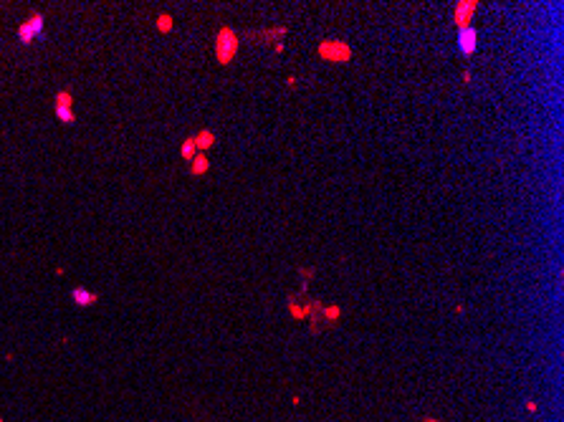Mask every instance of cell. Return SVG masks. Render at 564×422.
<instances>
[{
	"instance_id": "cell-1",
	"label": "cell",
	"mask_w": 564,
	"mask_h": 422,
	"mask_svg": "<svg viewBox=\"0 0 564 422\" xmlns=\"http://www.w3.org/2000/svg\"><path fill=\"white\" fill-rule=\"evenodd\" d=\"M215 48H218V61L220 64H230L235 51H238V36L230 31V28H220L218 33V41H215Z\"/></svg>"
},
{
	"instance_id": "cell-5",
	"label": "cell",
	"mask_w": 564,
	"mask_h": 422,
	"mask_svg": "<svg viewBox=\"0 0 564 422\" xmlns=\"http://www.w3.org/2000/svg\"><path fill=\"white\" fill-rule=\"evenodd\" d=\"M476 3H458L455 5V25L458 28H466V25H471V18H473V13H476Z\"/></svg>"
},
{
	"instance_id": "cell-7",
	"label": "cell",
	"mask_w": 564,
	"mask_h": 422,
	"mask_svg": "<svg viewBox=\"0 0 564 422\" xmlns=\"http://www.w3.org/2000/svg\"><path fill=\"white\" fill-rule=\"evenodd\" d=\"M195 149H203V152H205V149H208V147H212V142H215V134H212L210 129H205V132H200V134H198V137H195Z\"/></svg>"
},
{
	"instance_id": "cell-10",
	"label": "cell",
	"mask_w": 564,
	"mask_h": 422,
	"mask_svg": "<svg viewBox=\"0 0 564 422\" xmlns=\"http://www.w3.org/2000/svg\"><path fill=\"white\" fill-rule=\"evenodd\" d=\"M195 142L193 139H187L185 144H182V149H180V154H182V159H195Z\"/></svg>"
},
{
	"instance_id": "cell-9",
	"label": "cell",
	"mask_w": 564,
	"mask_h": 422,
	"mask_svg": "<svg viewBox=\"0 0 564 422\" xmlns=\"http://www.w3.org/2000/svg\"><path fill=\"white\" fill-rule=\"evenodd\" d=\"M56 117H59L61 122H66V124H73V122H76V117H73V111H71L69 106H56Z\"/></svg>"
},
{
	"instance_id": "cell-11",
	"label": "cell",
	"mask_w": 564,
	"mask_h": 422,
	"mask_svg": "<svg viewBox=\"0 0 564 422\" xmlns=\"http://www.w3.org/2000/svg\"><path fill=\"white\" fill-rule=\"evenodd\" d=\"M71 104H73V99H71L69 91H59L56 94V106H69L71 109Z\"/></svg>"
},
{
	"instance_id": "cell-12",
	"label": "cell",
	"mask_w": 564,
	"mask_h": 422,
	"mask_svg": "<svg viewBox=\"0 0 564 422\" xmlns=\"http://www.w3.org/2000/svg\"><path fill=\"white\" fill-rule=\"evenodd\" d=\"M157 28H159L162 33L172 31V18H170V15H159V18H157Z\"/></svg>"
},
{
	"instance_id": "cell-14",
	"label": "cell",
	"mask_w": 564,
	"mask_h": 422,
	"mask_svg": "<svg viewBox=\"0 0 564 422\" xmlns=\"http://www.w3.org/2000/svg\"><path fill=\"white\" fill-rule=\"evenodd\" d=\"M324 314H327L329 319H337V316H339V308H337V306H329V308H327Z\"/></svg>"
},
{
	"instance_id": "cell-13",
	"label": "cell",
	"mask_w": 564,
	"mask_h": 422,
	"mask_svg": "<svg viewBox=\"0 0 564 422\" xmlns=\"http://www.w3.org/2000/svg\"><path fill=\"white\" fill-rule=\"evenodd\" d=\"M291 314H293L296 319H304V308H301V306H296V303H291Z\"/></svg>"
},
{
	"instance_id": "cell-8",
	"label": "cell",
	"mask_w": 564,
	"mask_h": 422,
	"mask_svg": "<svg viewBox=\"0 0 564 422\" xmlns=\"http://www.w3.org/2000/svg\"><path fill=\"white\" fill-rule=\"evenodd\" d=\"M208 167H210V162H208V157L205 154H195V159H193V175H205L208 172Z\"/></svg>"
},
{
	"instance_id": "cell-2",
	"label": "cell",
	"mask_w": 564,
	"mask_h": 422,
	"mask_svg": "<svg viewBox=\"0 0 564 422\" xmlns=\"http://www.w3.org/2000/svg\"><path fill=\"white\" fill-rule=\"evenodd\" d=\"M319 56L327 59V61H337V64H342V61H350V59H352V51H350L347 43H339V41H324V43L319 46Z\"/></svg>"
},
{
	"instance_id": "cell-4",
	"label": "cell",
	"mask_w": 564,
	"mask_h": 422,
	"mask_svg": "<svg viewBox=\"0 0 564 422\" xmlns=\"http://www.w3.org/2000/svg\"><path fill=\"white\" fill-rule=\"evenodd\" d=\"M476 46H478V33H476V28H471V25L458 28V48H461L466 56H471V53L476 51Z\"/></svg>"
},
{
	"instance_id": "cell-15",
	"label": "cell",
	"mask_w": 564,
	"mask_h": 422,
	"mask_svg": "<svg viewBox=\"0 0 564 422\" xmlns=\"http://www.w3.org/2000/svg\"><path fill=\"white\" fill-rule=\"evenodd\" d=\"M425 422H438V420H425Z\"/></svg>"
},
{
	"instance_id": "cell-6",
	"label": "cell",
	"mask_w": 564,
	"mask_h": 422,
	"mask_svg": "<svg viewBox=\"0 0 564 422\" xmlns=\"http://www.w3.org/2000/svg\"><path fill=\"white\" fill-rule=\"evenodd\" d=\"M71 298H73L76 306H94V303L99 301V296L91 293V291H86V288H73V291H71Z\"/></svg>"
},
{
	"instance_id": "cell-3",
	"label": "cell",
	"mask_w": 564,
	"mask_h": 422,
	"mask_svg": "<svg viewBox=\"0 0 564 422\" xmlns=\"http://www.w3.org/2000/svg\"><path fill=\"white\" fill-rule=\"evenodd\" d=\"M38 36H43V15H41V13H33V15L20 25L18 38H20L23 43H33Z\"/></svg>"
}]
</instances>
